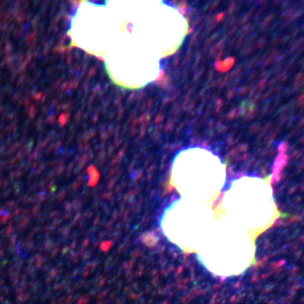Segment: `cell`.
Segmentation results:
<instances>
[{"instance_id":"obj_1","label":"cell","mask_w":304,"mask_h":304,"mask_svg":"<svg viewBox=\"0 0 304 304\" xmlns=\"http://www.w3.org/2000/svg\"><path fill=\"white\" fill-rule=\"evenodd\" d=\"M272 178L242 176L233 180L215 206V213L237 225L255 239L281 216L274 197Z\"/></svg>"},{"instance_id":"obj_2","label":"cell","mask_w":304,"mask_h":304,"mask_svg":"<svg viewBox=\"0 0 304 304\" xmlns=\"http://www.w3.org/2000/svg\"><path fill=\"white\" fill-rule=\"evenodd\" d=\"M256 240L221 216L216 220L195 254L200 264L219 278L245 273L256 263Z\"/></svg>"},{"instance_id":"obj_3","label":"cell","mask_w":304,"mask_h":304,"mask_svg":"<svg viewBox=\"0 0 304 304\" xmlns=\"http://www.w3.org/2000/svg\"><path fill=\"white\" fill-rule=\"evenodd\" d=\"M171 181L183 198L214 205L226 182V167L218 155L204 147H189L175 156Z\"/></svg>"},{"instance_id":"obj_4","label":"cell","mask_w":304,"mask_h":304,"mask_svg":"<svg viewBox=\"0 0 304 304\" xmlns=\"http://www.w3.org/2000/svg\"><path fill=\"white\" fill-rule=\"evenodd\" d=\"M129 30V24L106 6L84 0L69 21L68 36L71 44L87 53L104 58L112 45Z\"/></svg>"},{"instance_id":"obj_5","label":"cell","mask_w":304,"mask_h":304,"mask_svg":"<svg viewBox=\"0 0 304 304\" xmlns=\"http://www.w3.org/2000/svg\"><path fill=\"white\" fill-rule=\"evenodd\" d=\"M104 66L114 84L129 90L143 88L159 78L160 58L125 31L104 56Z\"/></svg>"},{"instance_id":"obj_6","label":"cell","mask_w":304,"mask_h":304,"mask_svg":"<svg viewBox=\"0 0 304 304\" xmlns=\"http://www.w3.org/2000/svg\"><path fill=\"white\" fill-rule=\"evenodd\" d=\"M214 205L181 197L162 214L161 228L168 239L186 253H195L216 220Z\"/></svg>"},{"instance_id":"obj_7","label":"cell","mask_w":304,"mask_h":304,"mask_svg":"<svg viewBox=\"0 0 304 304\" xmlns=\"http://www.w3.org/2000/svg\"><path fill=\"white\" fill-rule=\"evenodd\" d=\"M129 31L161 59L182 46L189 34V21L177 6L163 2L133 21Z\"/></svg>"},{"instance_id":"obj_8","label":"cell","mask_w":304,"mask_h":304,"mask_svg":"<svg viewBox=\"0 0 304 304\" xmlns=\"http://www.w3.org/2000/svg\"><path fill=\"white\" fill-rule=\"evenodd\" d=\"M163 2V0H106L105 4L130 26L133 21Z\"/></svg>"}]
</instances>
